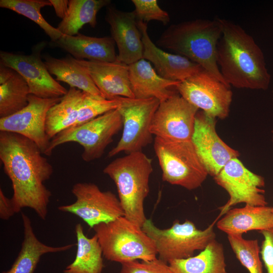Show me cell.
I'll list each match as a JSON object with an SVG mask.
<instances>
[{
  "label": "cell",
  "instance_id": "cell-1",
  "mask_svg": "<svg viewBox=\"0 0 273 273\" xmlns=\"http://www.w3.org/2000/svg\"><path fill=\"white\" fill-rule=\"evenodd\" d=\"M42 154L29 139L15 133L0 131V160L12 182L11 199L16 212L29 208L44 220L52 193L44 182L51 178L54 170Z\"/></svg>",
  "mask_w": 273,
  "mask_h": 273
},
{
  "label": "cell",
  "instance_id": "cell-2",
  "mask_svg": "<svg viewBox=\"0 0 273 273\" xmlns=\"http://www.w3.org/2000/svg\"><path fill=\"white\" fill-rule=\"evenodd\" d=\"M219 20L222 33L216 61L225 81L237 88L267 89L271 76L261 49L239 25L223 18Z\"/></svg>",
  "mask_w": 273,
  "mask_h": 273
},
{
  "label": "cell",
  "instance_id": "cell-3",
  "mask_svg": "<svg viewBox=\"0 0 273 273\" xmlns=\"http://www.w3.org/2000/svg\"><path fill=\"white\" fill-rule=\"evenodd\" d=\"M221 33L219 18L197 19L171 25L162 33L156 44L199 64L229 85L223 79L216 61L217 46Z\"/></svg>",
  "mask_w": 273,
  "mask_h": 273
},
{
  "label": "cell",
  "instance_id": "cell-4",
  "mask_svg": "<svg viewBox=\"0 0 273 273\" xmlns=\"http://www.w3.org/2000/svg\"><path fill=\"white\" fill-rule=\"evenodd\" d=\"M153 170L151 159L142 151L117 158L103 169L116 186L124 216L141 228L147 219L144 201L150 192Z\"/></svg>",
  "mask_w": 273,
  "mask_h": 273
},
{
  "label": "cell",
  "instance_id": "cell-5",
  "mask_svg": "<svg viewBox=\"0 0 273 273\" xmlns=\"http://www.w3.org/2000/svg\"><path fill=\"white\" fill-rule=\"evenodd\" d=\"M107 260L121 264L138 260L150 261L158 255L154 241L124 216L93 228Z\"/></svg>",
  "mask_w": 273,
  "mask_h": 273
},
{
  "label": "cell",
  "instance_id": "cell-6",
  "mask_svg": "<svg viewBox=\"0 0 273 273\" xmlns=\"http://www.w3.org/2000/svg\"><path fill=\"white\" fill-rule=\"evenodd\" d=\"M154 149L164 181L193 190L206 179L208 172L192 140L173 141L155 137Z\"/></svg>",
  "mask_w": 273,
  "mask_h": 273
},
{
  "label": "cell",
  "instance_id": "cell-7",
  "mask_svg": "<svg viewBox=\"0 0 273 273\" xmlns=\"http://www.w3.org/2000/svg\"><path fill=\"white\" fill-rule=\"evenodd\" d=\"M214 222L204 230L196 228L194 223L176 220L168 229H161L147 219L143 230L154 241L159 259L168 262L193 256L197 250L202 251L215 240Z\"/></svg>",
  "mask_w": 273,
  "mask_h": 273
},
{
  "label": "cell",
  "instance_id": "cell-8",
  "mask_svg": "<svg viewBox=\"0 0 273 273\" xmlns=\"http://www.w3.org/2000/svg\"><path fill=\"white\" fill-rule=\"evenodd\" d=\"M123 128V120L118 109L107 112L85 123L58 133L50 142L46 155L51 156L58 146L69 142L81 145V158L90 162L101 158L114 136Z\"/></svg>",
  "mask_w": 273,
  "mask_h": 273
},
{
  "label": "cell",
  "instance_id": "cell-9",
  "mask_svg": "<svg viewBox=\"0 0 273 273\" xmlns=\"http://www.w3.org/2000/svg\"><path fill=\"white\" fill-rule=\"evenodd\" d=\"M160 103L155 98H121L117 109L123 120L122 133L116 146L109 152V157L122 152L129 154L142 151L152 143L150 128Z\"/></svg>",
  "mask_w": 273,
  "mask_h": 273
},
{
  "label": "cell",
  "instance_id": "cell-10",
  "mask_svg": "<svg viewBox=\"0 0 273 273\" xmlns=\"http://www.w3.org/2000/svg\"><path fill=\"white\" fill-rule=\"evenodd\" d=\"M230 86L203 69L178 82V94L199 110L215 118L229 114L233 93Z\"/></svg>",
  "mask_w": 273,
  "mask_h": 273
},
{
  "label": "cell",
  "instance_id": "cell-11",
  "mask_svg": "<svg viewBox=\"0 0 273 273\" xmlns=\"http://www.w3.org/2000/svg\"><path fill=\"white\" fill-rule=\"evenodd\" d=\"M72 193L76 201L59 206L58 210L77 216L90 228L124 216L118 197L110 191H101L95 184L77 183L73 185Z\"/></svg>",
  "mask_w": 273,
  "mask_h": 273
},
{
  "label": "cell",
  "instance_id": "cell-12",
  "mask_svg": "<svg viewBox=\"0 0 273 273\" xmlns=\"http://www.w3.org/2000/svg\"><path fill=\"white\" fill-rule=\"evenodd\" d=\"M214 179L229 195L226 204L219 208L218 217L239 203L254 206L267 205L262 189L265 185L264 178L248 170L238 158L229 161Z\"/></svg>",
  "mask_w": 273,
  "mask_h": 273
},
{
  "label": "cell",
  "instance_id": "cell-13",
  "mask_svg": "<svg viewBox=\"0 0 273 273\" xmlns=\"http://www.w3.org/2000/svg\"><path fill=\"white\" fill-rule=\"evenodd\" d=\"M199 110L176 93L161 102L150 130L155 137L173 141H191Z\"/></svg>",
  "mask_w": 273,
  "mask_h": 273
},
{
  "label": "cell",
  "instance_id": "cell-14",
  "mask_svg": "<svg viewBox=\"0 0 273 273\" xmlns=\"http://www.w3.org/2000/svg\"><path fill=\"white\" fill-rule=\"evenodd\" d=\"M61 98L44 99L30 94L28 104L24 108L0 118V131L15 133L29 139L46 155L51 142L46 133L47 114Z\"/></svg>",
  "mask_w": 273,
  "mask_h": 273
},
{
  "label": "cell",
  "instance_id": "cell-15",
  "mask_svg": "<svg viewBox=\"0 0 273 273\" xmlns=\"http://www.w3.org/2000/svg\"><path fill=\"white\" fill-rule=\"evenodd\" d=\"M216 118L202 111L195 117L192 142L208 174L216 176L231 159L238 158L239 152L225 143L216 131Z\"/></svg>",
  "mask_w": 273,
  "mask_h": 273
},
{
  "label": "cell",
  "instance_id": "cell-16",
  "mask_svg": "<svg viewBox=\"0 0 273 273\" xmlns=\"http://www.w3.org/2000/svg\"><path fill=\"white\" fill-rule=\"evenodd\" d=\"M0 63L24 78L31 95L44 99L57 98L62 97L68 91L52 77L39 52L24 55L1 51Z\"/></svg>",
  "mask_w": 273,
  "mask_h": 273
},
{
  "label": "cell",
  "instance_id": "cell-17",
  "mask_svg": "<svg viewBox=\"0 0 273 273\" xmlns=\"http://www.w3.org/2000/svg\"><path fill=\"white\" fill-rule=\"evenodd\" d=\"M105 20L118 49L117 61L129 65L143 59V43L134 13L109 5Z\"/></svg>",
  "mask_w": 273,
  "mask_h": 273
},
{
  "label": "cell",
  "instance_id": "cell-18",
  "mask_svg": "<svg viewBox=\"0 0 273 273\" xmlns=\"http://www.w3.org/2000/svg\"><path fill=\"white\" fill-rule=\"evenodd\" d=\"M143 43V59L153 64L162 77L182 81L204 69L199 64L178 54L166 52L156 45L148 32L147 23L137 20Z\"/></svg>",
  "mask_w": 273,
  "mask_h": 273
},
{
  "label": "cell",
  "instance_id": "cell-19",
  "mask_svg": "<svg viewBox=\"0 0 273 273\" xmlns=\"http://www.w3.org/2000/svg\"><path fill=\"white\" fill-rule=\"evenodd\" d=\"M88 72L95 84L107 99L134 98L129 80L128 65L113 62L79 60Z\"/></svg>",
  "mask_w": 273,
  "mask_h": 273
},
{
  "label": "cell",
  "instance_id": "cell-20",
  "mask_svg": "<svg viewBox=\"0 0 273 273\" xmlns=\"http://www.w3.org/2000/svg\"><path fill=\"white\" fill-rule=\"evenodd\" d=\"M129 75L134 98H155L160 102L177 93L176 86L179 81L160 76L151 64L142 59L129 65Z\"/></svg>",
  "mask_w": 273,
  "mask_h": 273
},
{
  "label": "cell",
  "instance_id": "cell-21",
  "mask_svg": "<svg viewBox=\"0 0 273 273\" xmlns=\"http://www.w3.org/2000/svg\"><path fill=\"white\" fill-rule=\"evenodd\" d=\"M53 42L77 60L107 62L117 61L115 43L111 36L97 37L78 33L73 36L62 35Z\"/></svg>",
  "mask_w": 273,
  "mask_h": 273
},
{
  "label": "cell",
  "instance_id": "cell-22",
  "mask_svg": "<svg viewBox=\"0 0 273 273\" xmlns=\"http://www.w3.org/2000/svg\"><path fill=\"white\" fill-rule=\"evenodd\" d=\"M88 94L70 87L60 101L49 110L46 126L50 140L61 131L83 123V107Z\"/></svg>",
  "mask_w": 273,
  "mask_h": 273
},
{
  "label": "cell",
  "instance_id": "cell-23",
  "mask_svg": "<svg viewBox=\"0 0 273 273\" xmlns=\"http://www.w3.org/2000/svg\"><path fill=\"white\" fill-rule=\"evenodd\" d=\"M216 226L228 235L269 229L273 227L272 207L246 205L242 208L230 209L217 221Z\"/></svg>",
  "mask_w": 273,
  "mask_h": 273
},
{
  "label": "cell",
  "instance_id": "cell-24",
  "mask_svg": "<svg viewBox=\"0 0 273 273\" xmlns=\"http://www.w3.org/2000/svg\"><path fill=\"white\" fill-rule=\"evenodd\" d=\"M24 228V239L20 251L11 267L2 273H34L40 257L44 254L65 251L72 248L75 244L59 247L47 245L36 237L29 217L21 213Z\"/></svg>",
  "mask_w": 273,
  "mask_h": 273
},
{
  "label": "cell",
  "instance_id": "cell-25",
  "mask_svg": "<svg viewBox=\"0 0 273 273\" xmlns=\"http://www.w3.org/2000/svg\"><path fill=\"white\" fill-rule=\"evenodd\" d=\"M44 63L51 74L56 76L57 81L67 83L95 96L105 98L97 87L86 68L78 60L71 56L56 58L46 56Z\"/></svg>",
  "mask_w": 273,
  "mask_h": 273
},
{
  "label": "cell",
  "instance_id": "cell-26",
  "mask_svg": "<svg viewBox=\"0 0 273 273\" xmlns=\"http://www.w3.org/2000/svg\"><path fill=\"white\" fill-rule=\"evenodd\" d=\"M168 264L173 273H227L223 247L216 239L198 255Z\"/></svg>",
  "mask_w": 273,
  "mask_h": 273
},
{
  "label": "cell",
  "instance_id": "cell-27",
  "mask_svg": "<svg viewBox=\"0 0 273 273\" xmlns=\"http://www.w3.org/2000/svg\"><path fill=\"white\" fill-rule=\"evenodd\" d=\"M77 251L74 261L63 273H102L104 267L103 251L97 236L87 237L81 223L75 226Z\"/></svg>",
  "mask_w": 273,
  "mask_h": 273
},
{
  "label": "cell",
  "instance_id": "cell-28",
  "mask_svg": "<svg viewBox=\"0 0 273 273\" xmlns=\"http://www.w3.org/2000/svg\"><path fill=\"white\" fill-rule=\"evenodd\" d=\"M111 2L110 0H69L67 14L57 29L63 35L73 36L85 24L95 27L98 13Z\"/></svg>",
  "mask_w": 273,
  "mask_h": 273
},
{
  "label": "cell",
  "instance_id": "cell-29",
  "mask_svg": "<svg viewBox=\"0 0 273 273\" xmlns=\"http://www.w3.org/2000/svg\"><path fill=\"white\" fill-rule=\"evenodd\" d=\"M28 85L16 71L5 82L0 84V118L11 116L28 104Z\"/></svg>",
  "mask_w": 273,
  "mask_h": 273
},
{
  "label": "cell",
  "instance_id": "cell-30",
  "mask_svg": "<svg viewBox=\"0 0 273 273\" xmlns=\"http://www.w3.org/2000/svg\"><path fill=\"white\" fill-rule=\"evenodd\" d=\"M52 6L50 1L46 0H1L0 7L9 9L23 15L37 24L52 42L63 35L57 29L50 25L40 13L42 8Z\"/></svg>",
  "mask_w": 273,
  "mask_h": 273
},
{
  "label": "cell",
  "instance_id": "cell-31",
  "mask_svg": "<svg viewBox=\"0 0 273 273\" xmlns=\"http://www.w3.org/2000/svg\"><path fill=\"white\" fill-rule=\"evenodd\" d=\"M242 235H228L229 243L236 257L249 273H263L260 249L257 240L245 239Z\"/></svg>",
  "mask_w": 273,
  "mask_h": 273
},
{
  "label": "cell",
  "instance_id": "cell-32",
  "mask_svg": "<svg viewBox=\"0 0 273 273\" xmlns=\"http://www.w3.org/2000/svg\"><path fill=\"white\" fill-rule=\"evenodd\" d=\"M133 11L138 21L148 23L155 20L167 25L170 21L168 13L162 9L157 0H132Z\"/></svg>",
  "mask_w": 273,
  "mask_h": 273
},
{
  "label": "cell",
  "instance_id": "cell-33",
  "mask_svg": "<svg viewBox=\"0 0 273 273\" xmlns=\"http://www.w3.org/2000/svg\"><path fill=\"white\" fill-rule=\"evenodd\" d=\"M119 273H173L168 263L159 258L135 260L121 264Z\"/></svg>",
  "mask_w": 273,
  "mask_h": 273
},
{
  "label": "cell",
  "instance_id": "cell-34",
  "mask_svg": "<svg viewBox=\"0 0 273 273\" xmlns=\"http://www.w3.org/2000/svg\"><path fill=\"white\" fill-rule=\"evenodd\" d=\"M263 236L260 254L267 273H273V227L259 231Z\"/></svg>",
  "mask_w": 273,
  "mask_h": 273
},
{
  "label": "cell",
  "instance_id": "cell-35",
  "mask_svg": "<svg viewBox=\"0 0 273 273\" xmlns=\"http://www.w3.org/2000/svg\"><path fill=\"white\" fill-rule=\"evenodd\" d=\"M16 213L13 201L8 198L0 189V218L5 220L9 219Z\"/></svg>",
  "mask_w": 273,
  "mask_h": 273
},
{
  "label": "cell",
  "instance_id": "cell-36",
  "mask_svg": "<svg viewBox=\"0 0 273 273\" xmlns=\"http://www.w3.org/2000/svg\"><path fill=\"white\" fill-rule=\"evenodd\" d=\"M53 7L56 15L63 19L68 11L69 1L68 0H49Z\"/></svg>",
  "mask_w": 273,
  "mask_h": 273
},
{
  "label": "cell",
  "instance_id": "cell-37",
  "mask_svg": "<svg viewBox=\"0 0 273 273\" xmlns=\"http://www.w3.org/2000/svg\"><path fill=\"white\" fill-rule=\"evenodd\" d=\"M15 70L13 69L0 65V84H2L8 80L14 73Z\"/></svg>",
  "mask_w": 273,
  "mask_h": 273
},
{
  "label": "cell",
  "instance_id": "cell-38",
  "mask_svg": "<svg viewBox=\"0 0 273 273\" xmlns=\"http://www.w3.org/2000/svg\"><path fill=\"white\" fill-rule=\"evenodd\" d=\"M272 145H273V134H272Z\"/></svg>",
  "mask_w": 273,
  "mask_h": 273
},
{
  "label": "cell",
  "instance_id": "cell-39",
  "mask_svg": "<svg viewBox=\"0 0 273 273\" xmlns=\"http://www.w3.org/2000/svg\"><path fill=\"white\" fill-rule=\"evenodd\" d=\"M272 214H273V206L272 207Z\"/></svg>",
  "mask_w": 273,
  "mask_h": 273
},
{
  "label": "cell",
  "instance_id": "cell-40",
  "mask_svg": "<svg viewBox=\"0 0 273 273\" xmlns=\"http://www.w3.org/2000/svg\"><path fill=\"white\" fill-rule=\"evenodd\" d=\"M272 100H273V89H272Z\"/></svg>",
  "mask_w": 273,
  "mask_h": 273
}]
</instances>
